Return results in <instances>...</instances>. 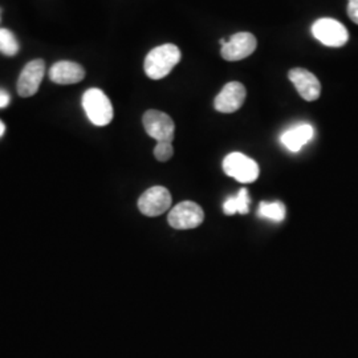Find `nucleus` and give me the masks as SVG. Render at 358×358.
I'll list each match as a JSON object with an SVG mask.
<instances>
[{
    "instance_id": "1",
    "label": "nucleus",
    "mask_w": 358,
    "mask_h": 358,
    "mask_svg": "<svg viewBox=\"0 0 358 358\" xmlns=\"http://www.w3.org/2000/svg\"><path fill=\"white\" fill-rule=\"evenodd\" d=\"M182 53L174 44H164L148 53L143 68L146 76L152 80L166 77L176 65L178 64Z\"/></svg>"
},
{
    "instance_id": "2",
    "label": "nucleus",
    "mask_w": 358,
    "mask_h": 358,
    "mask_svg": "<svg viewBox=\"0 0 358 358\" xmlns=\"http://www.w3.org/2000/svg\"><path fill=\"white\" fill-rule=\"evenodd\" d=\"M83 108L96 127H106L113 120V106L103 90L90 88L83 96Z\"/></svg>"
},
{
    "instance_id": "3",
    "label": "nucleus",
    "mask_w": 358,
    "mask_h": 358,
    "mask_svg": "<svg viewBox=\"0 0 358 358\" xmlns=\"http://www.w3.org/2000/svg\"><path fill=\"white\" fill-rule=\"evenodd\" d=\"M167 220L169 224L176 230H192L199 227L203 223L205 213L198 203L185 201L171 208Z\"/></svg>"
},
{
    "instance_id": "4",
    "label": "nucleus",
    "mask_w": 358,
    "mask_h": 358,
    "mask_svg": "<svg viewBox=\"0 0 358 358\" xmlns=\"http://www.w3.org/2000/svg\"><path fill=\"white\" fill-rule=\"evenodd\" d=\"M224 173L241 183H252L259 178L257 162L242 153H231L223 159Z\"/></svg>"
},
{
    "instance_id": "5",
    "label": "nucleus",
    "mask_w": 358,
    "mask_h": 358,
    "mask_svg": "<svg viewBox=\"0 0 358 358\" xmlns=\"http://www.w3.org/2000/svg\"><path fill=\"white\" fill-rule=\"evenodd\" d=\"M312 34L324 45L333 48L344 47L349 38L345 26L331 17L316 20L312 26Z\"/></svg>"
},
{
    "instance_id": "6",
    "label": "nucleus",
    "mask_w": 358,
    "mask_h": 358,
    "mask_svg": "<svg viewBox=\"0 0 358 358\" xmlns=\"http://www.w3.org/2000/svg\"><path fill=\"white\" fill-rule=\"evenodd\" d=\"M145 131L157 142H173L176 125L170 115L159 110H148L143 118Z\"/></svg>"
},
{
    "instance_id": "7",
    "label": "nucleus",
    "mask_w": 358,
    "mask_h": 358,
    "mask_svg": "<svg viewBox=\"0 0 358 358\" xmlns=\"http://www.w3.org/2000/svg\"><path fill=\"white\" fill-rule=\"evenodd\" d=\"M171 194L164 186H154L142 194L138 208L146 217H159L171 207Z\"/></svg>"
},
{
    "instance_id": "8",
    "label": "nucleus",
    "mask_w": 358,
    "mask_h": 358,
    "mask_svg": "<svg viewBox=\"0 0 358 358\" xmlns=\"http://www.w3.org/2000/svg\"><path fill=\"white\" fill-rule=\"evenodd\" d=\"M257 48V40L250 32H238L222 45L220 55L226 62H239L251 56Z\"/></svg>"
},
{
    "instance_id": "9",
    "label": "nucleus",
    "mask_w": 358,
    "mask_h": 358,
    "mask_svg": "<svg viewBox=\"0 0 358 358\" xmlns=\"http://www.w3.org/2000/svg\"><path fill=\"white\" fill-rule=\"evenodd\" d=\"M245 97H247V90L244 88L243 84L238 81H231L220 90V93L217 94L214 101V106L220 113H226V115L235 113L242 108V105L245 101Z\"/></svg>"
},
{
    "instance_id": "10",
    "label": "nucleus",
    "mask_w": 358,
    "mask_h": 358,
    "mask_svg": "<svg viewBox=\"0 0 358 358\" xmlns=\"http://www.w3.org/2000/svg\"><path fill=\"white\" fill-rule=\"evenodd\" d=\"M45 73V63L43 60H32L23 68L17 80V93L22 97H32L38 93V87Z\"/></svg>"
},
{
    "instance_id": "11",
    "label": "nucleus",
    "mask_w": 358,
    "mask_h": 358,
    "mask_svg": "<svg viewBox=\"0 0 358 358\" xmlns=\"http://www.w3.org/2000/svg\"><path fill=\"white\" fill-rule=\"evenodd\" d=\"M288 77L306 101H316L320 97V81L312 72L304 68H294L288 72Z\"/></svg>"
},
{
    "instance_id": "12",
    "label": "nucleus",
    "mask_w": 358,
    "mask_h": 358,
    "mask_svg": "<svg viewBox=\"0 0 358 358\" xmlns=\"http://www.w3.org/2000/svg\"><path fill=\"white\" fill-rule=\"evenodd\" d=\"M85 77V69L73 62H57L52 65L50 78L59 85H72L83 81Z\"/></svg>"
},
{
    "instance_id": "13",
    "label": "nucleus",
    "mask_w": 358,
    "mask_h": 358,
    "mask_svg": "<svg viewBox=\"0 0 358 358\" xmlns=\"http://www.w3.org/2000/svg\"><path fill=\"white\" fill-rule=\"evenodd\" d=\"M313 137V128L308 124H300L294 128L285 130L282 134V145L291 150V152H299L304 145L312 140Z\"/></svg>"
},
{
    "instance_id": "14",
    "label": "nucleus",
    "mask_w": 358,
    "mask_h": 358,
    "mask_svg": "<svg viewBox=\"0 0 358 358\" xmlns=\"http://www.w3.org/2000/svg\"><path fill=\"white\" fill-rule=\"evenodd\" d=\"M250 203H251V199H250V195H248V190L242 189L236 195L230 196L223 203V210L227 215H234L236 213L245 215L250 211Z\"/></svg>"
},
{
    "instance_id": "15",
    "label": "nucleus",
    "mask_w": 358,
    "mask_h": 358,
    "mask_svg": "<svg viewBox=\"0 0 358 358\" xmlns=\"http://www.w3.org/2000/svg\"><path fill=\"white\" fill-rule=\"evenodd\" d=\"M259 215L273 222H282L285 217V206L282 202H262Z\"/></svg>"
},
{
    "instance_id": "16",
    "label": "nucleus",
    "mask_w": 358,
    "mask_h": 358,
    "mask_svg": "<svg viewBox=\"0 0 358 358\" xmlns=\"http://www.w3.org/2000/svg\"><path fill=\"white\" fill-rule=\"evenodd\" d=\"M17 38L10 29L0 28V52L6 56H15L19 52Z\"/></svg>"
},
{
    "instance_id": "17",
    "label": "nucleus",
    "mask_w": 358,
    "mask_h": 358,
    "mask_svg": "<svg viewBox=\"0 0 358 358\" xmlns=\"http://www.w3.org/2000/svg\"><path fill=\"white\" fill-rule=\"evenodd\" d=\"M174 154V149L171 142H157L155 148H154V157L159 161V162H166Z\"/></svg>"
},
{
    "instance_id": "18",
    "label": "nucleus",
    "mask_w": 358,
    "mask_h": 358,
    "mask_svg": "<svg viewBox=\"0 0 358 358\" xmlns=\"http://www.w3.org/2000/svg\"><path fill=\"white\" fill-rule=\"evenodd\" d=\"M348 16L358 24V0H348Z\"/></svg>"
},
{
    "instance_id": "19",
    "label": "nucleus",
    "mask_w": 358,
    "mask_h": 358,
    "mask_svg": "<svg viewBox=\"0 0 358 358\" xmlns=\"http://www.w3.org/2000/svg\"><path fill=\"white\" fill-rule=\"evenodd\" d=\"M11 101V97L10 94L4 90H0V109L6 108L8 103Z\"/></svg>"
},
{
    "instance_id": "20",
    "label": "nucleus",
    "mask_w": 358,
    "mask_h": 358,
    "mask_svg": "<svg viewBox=\"0 0 358 358\" xmlns=\"http://www.w3.org/2000/svg\"><path fill=\"white\" fill-rule=\"evenodd\" d=\"M4 131H6V127H4V124L0 121V137L4 134Z\"/></svg>"
},
{
    "instance_id": "21",
    "label": "nucleus",
    "mask_w": 358,
    "mask_h": 358,
    "mask_svg": "<svg viewBox=\"0 0 358 358\" xmlns=\"http://www.w3.org/2000/svg\"><path fill=\"white\" fill-rule=\"evenodd\" d=\"M0 13H1V11H0Z\"/></svg>"
}]
</instances>
